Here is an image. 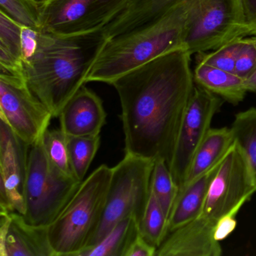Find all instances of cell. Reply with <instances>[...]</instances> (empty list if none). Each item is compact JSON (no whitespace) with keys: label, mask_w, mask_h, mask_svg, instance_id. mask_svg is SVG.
Returning <instances> with one entry per match:
<instances>
[{"label":"cell","mask_w":256,"mask_h":256,"mask_svg":"<svg viewBox=\"0 0 256 256\" xmlns=\"http://www.w3.org/2000/svg\"><path fill=\"white\" fill-rule=\"evenodd\" d=\"M190 26L186 6H178L155 20L102 40L90 66L86 84L110 85L130 70L166 52L185 47Z\"/></svg>","instance_id":"cell-4"},{"label":"cell","mask_w":256,"mask_h":256,"mask_svg":"<svg viewBox=\"0 0 256 256\" xmlns=\"http://www.w3.org/2000/svg\"><path fill=\"white\" fill-rule=\"evenodd\" d=\"M239 210H234L218 220L214 228V239L218 242L224 240L236 228V216Z\"/></svg>","instance_id":"cell-30"},{"label":"cell","mask_w":256,"mask_h":256,"mask_svg":"<svg viewBox=\"0 0 256 256\" xmlns=\"http://www.w3.org/2000/svg\"><path fill=\"white\" fill-rule=\"evenodd\" d=\"M193 76L196 84L230 104L236 106L245 98V80L234 73L198 62Z\"/></svg>","instance_id":"cell-18"},{"label":"cell","mask_w":256,"mask_h":256,"mask_svg":"<svg viewBox=\"0 0 256 256\" xmlns=\"http://www.w3.org/2000/svg\"><path fill=\"white\" fill-rule=\"evenodd\" d=\"M43 145L49 161L55 168L70 178H74L72 170L68 152V136L60 128L46 130L42 136Z\"/></svg>","instance_id":"cell-25"},{"label":"cell","mask_w":256,"mask_h":256,"mask_svg":"<svg viewBox=\"0 0 256 256\" xmlns=\"http://www.w3.org/2000/svg\"><path fill=\"white\" fill-rule=\"evenodd\" d=\"M101 36L68 38L40 30L24 60L25 80L34 95L59 118L62 108L86 84Z\"/></svg>","instance_id":"cell-2"},{"label":"cell","mask_w":256,"mask_h":256,"mask_svg":"<svg viewBox=\"0 0 256 256\" xmlns=\"http://www.w3.org/2000/svg\"><path fill=\"white\" fill-rule=\"evenodd\" d=\"M112 176V168H97L48 226L55 256H77L89 246L101 223Z\"/></svg>","instance_id":"cell-5"},{"label":"cell","mask_w":256,"mask_h":256,"mask_svg":"<svg viewBox=\"0 0 256 256\" xmlns=\"http://www.w3.org/2000/svg\"><path fill=\"white\" fill-rule=\"evenodd\" d=\"M250 40H251L252 42L254 44V47H256V36H254L252 37H250Z\"/></svg>","instance_id":"cell-33"},{"label":"cell","mask_w":256,"mask_h":256,"mask_svg":"<svg viewBox=\"0 0 256 256\" xmlns=\"http://www.w3.org/2000/svg\"><path fill=\"white\" fill-rule=\"evenodd\" d=\"M0 256H55L48 226L30 224L18 212L0 211Z\"/></svg>","instance_id":"cell-13"},{"label":"cell","mask_w":256,"mask_h":256,"mask_svg":"<svg viewBox=\"0 0 256 256\" xmlns=\"http://www.w3.org/2000/svg\"><path fill=\"white\" fill-rule=\"evenodd\" d=\"M223 102L218 96L194 84L169 166L179 190L185 180L192 160L210 130L212 118L220 110Z\"/></svg>","instance_id":"cell-11"},{"label":"cell","mask_w":256,"mask_h":256,"mask_svg":"<svg viewBox=\"0 0 256 256\" xmlns=\"http://www.w3.org/2000/svg\"><path fill=\"white\" fill-rule=\"evenodd\" d=\"M214 228L197 217L169 233L156 256H221L222 248L214 239Z\"/></svg>","instance_id":"cell-15"},{"label":"cell","mask_w":256,"mask_h":256,"mask_svg":"<svg viewBox=\"0 0 256 256\" xmlns=\"http://www.w3.org/2000/svg\"><path fill=\"white\" fill-rule=\"evenodd\" d=\"M244 44V38H238L229 42L212 52L199 54L198 62L206 65L234 73L238 55Z\"/></svg>","instance_id":"cell-27"},{"label":"cell","mask_w":256,"mask_h":256,"mask_svg":"<svg viewBox=\"0 0 256 256\" xmlns=\"http://www.w3.org/2000/svg\"><path fill=\"white\" fill-rule=\"evenodd\" d=\"M25 184V220L48 226L66 206L80 184L55 168L48 158L42 137L30 146Z\"/></svg>","instance_id":"cell-7"},{"label":"cell","mask_w":256,"mask_h":256,"mask_svg":"<svg viewBox=\"0 0 256 256\" xmlns=\"http://www.w3.org/2000/svg\"><path fill=\"white\" fill-rule=\"evenodd\" d=\"M0 12L24 28L40 30V0H0Z\"/></svg>","instance_id":"cell-26"},{"label":"cell","mask_w":256,"mask_h":256,"mask_svg":"<svg viewBox=\"0 0 256 256\" xmlns=\"http://www.w3.org/2000/svg\"><path fill=\"white\" fill-rule=\"evenodd\" d=\"M139 234L137 220L127 217L119 222L98 244L86 247L77 256H126Z\"/></svg>","instance_id":"cell-20"},{"label":"cell","mask_w":256,"mask_h":256,"mask_svg":"<svg viewBox=\"0 0 256 256\" xmlns=\"http://www.w3.org/2000/svg\"><path fill=\"white\" fill-rule=\"evenodd\" d=\"M156 247L151 245L139 234L126 256H156Z\"/></svg>","instance_id":"cell-31"},{"label":"cell","mask_w":256,"mask_h":256,"mask_svg":"<svg viewBox=\"0 0 256 256\" xmlns=\"http://www.w3.org/2000/svg\"><path fill=\"white\" fill-rule=\"evenodd\" d=\"M151 190L169 218L179 192V187L174 180L168 166L162 158L155 160Z\"/></svg>","instance_id":"cell-24"},{"label":"cell","mask_w":256,"mask_h":256,"mask_svg":"<svg viewBox=\"0 0 256 256\" xmlns=\"http://www.w3.org/2000/svg\"><path fill=\"white\" fill-rule=\"evenodd\" d=\"M256 68V48L250 37L244 38V44L235 65L234 74L246 80Z\"/></svg>","instance_id":"cell-28"},{"label":"cell","mask_w":256,"mask_h":256,"mask_svg":"<svg viewBox=\"0 0 256 256\" xmlns=\"http://www.w3.org/2000/svg\"><path fill=\"white\" fill-rule=\"evenodd\" d=\"M100 136L95 137L68 136L72 170L79 182H83L100 146Z\"/></svg>","instance_id":"cell-21"},{"label":"cell","mask_w":256,"mask_h":256,"mask_svg":"<svg viewBox=\"0 0 256 256\" xmlns=\"http://www.w3.org/2000/svg\"><path fill=\"white\" fill-rule=\"evenodd\" d=\"M245 86L247 92H256V68L245 80Z\"/></svg>","instance_id":"cell-32"},{"label":"cell","mask_w":256,"mask_h":256,"mask_svg":"<svg viewBox=\"0 0 256 256\" xmlns=\"http://www.w3.org/2000/svg\"><path fill=\"white\" fill-rule=\"evenodd\" d=\"M102 100L92 90L82 86L60 114V128L67 136L95 137L106 124Z\"/></svg>","instance_id":"cell-14"},{"label":"cell","mask_w":256,"mask_h":256,"mask_svg":"<svg viewBox=\"0 0 256 256\" xmlns=\"http://www.w3.org/2000/svg\"><path fill=\"white\" fill-rule=\"evenodd\" d=\"M242 38L256 36V0H238Z\"/></svg>","instance_id":"cell-29"},{"label":"cell","mask_w":256,"mask_h":256,"mask_svg":"<svg viewBox=\"0 0 256 256\" xmlns=\"http://www.w3.org/2000/svg\"><path fill=\"white\" fill-rule=\"evenodd\" d=\"M186 46L166 52L112 83L119 96L125 154L170 166L194 86Z\"/></svg>","instance_id":"cell-1"},{"label":"cell","mask_w":256,"mask_h":256,"mask_svg":"<svg viewBox=\"0 0 256 256\" xmlns=\"http://www.w3.org/2000/svg\"><path fill=\"white\" fill-rule=\"evenodd\" d=\"M53 118L24 76L0 73V118L26 144L32 146L42 137Z\"/></svg>","instance_id":"cell-10"},{"label":"cell","mask_w":256,"mask_h":256,"mask_svg":"<svg viewBox=\"0 0 256 256\" xmlns=\"http://www.w3.org/2000/svg\"><path fill=\"white\" fill-rule=\"evenodd\" d=\"M190 12L186 46L192 55L212 52L242 38L238 0H128L119 14L102 30V40L112 38L161 17L178 6Z\"/></svg>","instance_id":"cell-3"},{"label":"cell","mask_w":256,"mask_h":256,"mask_svg":"<svg viewBox=\"0 0 256 256\" xmlns=\"http://www.w3.org/2000/svg\"><path fill=\"white\" fill-rule=\"evenodd\" d=\"M154 164V160L125 154L112 168L102 218L89 246L98 244L127 217L136 218L140 226L150 198Z\"/></svg>","instance_id":"cell-6"},{"label":"cell","mask_w":256,"mask_h":256,"mask_svg":"<svg viewBox=\"0 0 256 256\" xmlns=\"http://www.w3.org/2000/svg\"><path fill=\"white\" fill-rule=\"evenodd\" d=\"M139 230L142 236L157 248L168 234V218L152 190Z\"/></svg>","instance_id":"cell-23"},{"label":"cell","mask_w":256,"mask_h":256,"mask_svg":"<svg viewBox=\"0 0 256 256\" xmlns=\"http://www.w3.org/2000/svg\"><path fill=\"white\" fill-rule=\"evenodd\" d=\"M234 142L230 128H210L198 148L188 168L185 180L180 190L220 162Z\"/></svg>","instance_id":"cell-17"},{"label":"cell","mask_w":256,"mask_h":256,"mask_svg":"<svg viewBox=\"0 0 256 256\" xmlns=\"http://www.w3.org/2000/svg\"><path fill=\"white\" fill-rule=\"evenodd\" d=\"M29 148L0 118V211L24 214Z\"/></svg>","instance_id":"cell-12"},{"label":"cell","mask_w":256,"mask_h":256,"mask_svg":"<svg viewBox=\"0 0 256 256\" xmlns=\"http://www.w3.org/2000/svg\"><path fill=\"white\" fill-rule=\"evenodd\" d=\"M230 130L234 140L245 152L256 176V108L236 114Z\"/></svg>","instance_id":"cell-22"},{"label":"cell","mask_w":256,"mask_h":256,"mask_svg":"<svg viewBox=\"0 0 256 256\" xmlns=\"http://www.w3.org/2000/svg\"><path fill=\"white\" fill-rule=\"evenodd\" d=\"M23 28L0 12V73L24 77Z\"/></svg>","instance_id":"cell-19"},{"label":"cell","mask_w":256,"mask_h":256,"mask_svg":"<svg viewBox=\"0 0 256 256\" xmlns=\"http://www.w3.org/2000/svg\"><path fill=\"white\" fill-rule=\"evenodd\" d=\"M221 162L180 190L169 216L168 234L200 216L211 182L220 168Z\"/></svg>","instance_id":"cell-16"},{"label":"cell","mask_w":256,"mask_h":256,"mask_svg":"<svg viewBox=\"0 0 256 256\" xmlns=\"http://www.w3.org/2000/svg\"><path fill=\"white\" fill-rule=\"evenodd\" d=\"M128 0H40V30L68 38L100 35Z\"/></svg>","instance_id":"cell-8"},{"label":"cell","mask_w":256,"mask_h":256,"mask_svg":"<svg viewBox=\"0 0 256 256\" xmlns=\"http://www.w3.org/2000/svg\"><path fill=\"white\" fill-rule=\"evenodd\" d=\"M256 192V176L236 142L222 160L198 217L216 226L222 217L240 210Z\"/></svg>","instance_id":"cell-9"}]
</instances>
